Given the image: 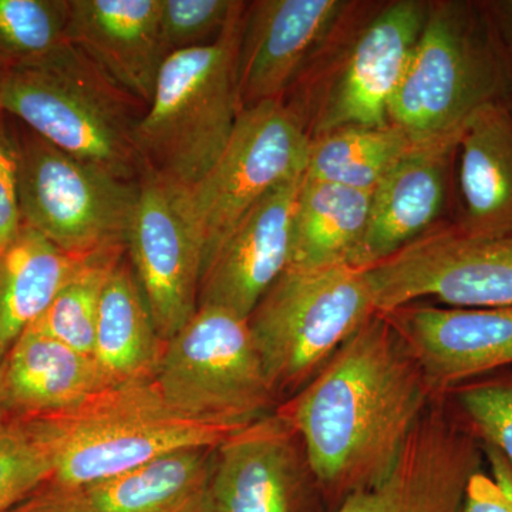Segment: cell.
<instances>
[{
    "mask_svg": "<svg viewBox=\"0 0 512 512\" xmlns=\"http://www.w3.org/2000/svg\"><path fill=\"white\" fill-rule=\"evenodd\" d=\"M70 0H0V63L32 62L67 42Z\"/></svg>",
    "mask_w": 512,
    "mask_h": 512,
    "instance_id": "83f0119b",
    "label": "cell"
},
{
    "mask_svg": "<svg viewBox=\"0 0 512 512\" xmlns=\"http://www.w3.org/2000/svg\"><path fill=\"white\" fill-rule=\"evenodd\" d=\"M10 512H96L84 488L47 481Z\"/></svg>",
    "mask_w": 512,
    "mask_h": 512,
    "instance_id": "836d02e7",
    "label": "cell"
},
{
    "mask_svg": "<svg viewBox=\"0 0 512 512\" xmlns=\"http://www.w3.org/2000/svg\"><path fill=\"white\" fill-rule=\"evenodd\" d=\"M242 2L161 0L160 35L167 55L211 45L227 28Z\"/></svg>",
    "mask_w": 512,
    "mask_h": 512,
    "instance_id": "4dcf8cb0",
    "label": "cell"
},
{
    "mask_svg": "<svg viewBox=\"0 0 512 512\" xmlns=\"http://www.w3.org/2000/svg\"><path fill=\"white\" fill-rule=\"evenodd\" d=\"M212 512H329L308 454L278 410L215 447Z\"/></svg>",
    "mask_w": 512,
    "mask_h": 512,
    "instance_id": "8fae6325",
    "label": "cell"
},
{
    "mask_svg": "<svg viewBox=\"0 0 512 512\" xmlns=\"http://www.w3.org/2000/svg\"><path fill=\"white\" fill-rule=\"evenodd\" d=\"M346 5L340 0H262L247 6L238 50L242 110L282 100Z\"/></svg>",
    "mask_w": 512,
    "mask_h": 512,
    "instance_id": "2e32d148",
    "label": "cell"
},
{
    "mask_svg": "<svg viewBox=\"0 0 512 512\" xmlns=\"http://www.w3.org/2000/svg\"><path fill=\"white\" fill-rule=\"evenodd\" d=\"M214 451H173L84 490L96 512H212Z\"/></svg>",
    "mask_w": 512,
    "mask_h": 512,
    "instance_id": "603a6c76",
    "label": "cell"
},
{
    "mask_svg": "<svg viewBox=\"0 0 512 512\" xmlns=\"http://www.w3.org/2000/svg\"><path fill=\"white\" fill-rule=\"evenodd\" d=\"M0 67H2V63H0Z\"/></svg>",
    "mask_w": 512,
    "mask_h": 512,
    "instance_id": "d590c367",
    "label": "cell"
},
{
    "mask_svg": "<svg viewBox=\"0 0 512 512\" xmlns=\"http://www.w3.org/2000/svg\"><path fill=\"white\" fill-rule=\"evenodd\" d=\"M141 107L69 42L32 62L0 67V111L86 163L138 181ZM146 110V109H144Z\"/></svg>",
    "mask_w": 512,
    "mask_h": 512,
    "instance_id": "7a4b0ae2",
    "label": "cell"
},
{
    "mask_svg": "<svg viewBox=\"0 0 512 512\" xmlns=\"http://www.w3.org/2000/svg\"><path fill=\"white\" fill-rule=\"evenodd\" d=\"M33 419L52 453L49 481L74 488L103 483L173 451L218 447L239 430L177 412L154 380L107 387L70 409Z\"/></svg>",
    "mask_w": 512,
    "mask_h": 512,
    "instance_id": "277c9868",
    "label": "cell"
},
{
    "mask_svg": "<svg viewBox=\"0 0 512 512\" xmlns=\"http://www.w3.org/2000/svg\"><path fill=\"white\" fill-rule=\"evenodd\" d=\"M126 255L158 333L167 342L198 311L204 252L173 185L147 168L138 180Z\"/></svg>",
    "mask_w": 512,
    "mask_h": 512,
    "instance_id": "4fadbf2b",
    "label": "cell"
},
{
    "mask_svg": "<svg viewBox=\"0 0 512 512\" xmlns=\"http://www.w3.org/2000/svg\"><path fill=\"white\" fill-rule=\"evenodd\" d=\"M160 9L161 0H70L67 42L144 109L168 57Z\"/></svg>",
    "mask_w": 512,
    "mask_h": 512,
    "instance_id": "ac0fdd59",
    "label": "cell"
},
{
    "mask_svg": "<svg viewBox=\"0 0 512 512\" xmlns=\"http://www.w3.org/2000/svg\"><path fill=\"white\" fill-rule=\"evenodd\" d=\"M365 272L377 313L430 299L448 308L512 306V232L473 237L437 227Z\"/></svg>",
    "mask_w": 512,
    "mask_h": 512,
    "instance_id": "30bf717a",
    "label": "cell"
},
{
    "mask_svg": "<svg viewBox=\"0 0 512 512\" xmlns=\"http://www.w3.org/2000/svg\"><path fill=\"white\" fill-rule=\"evenodd\" d=\"M19 153L16 133L0 111V251L15 241L22 229L18 188Z\"/></svg>",
    "mask_w": 512,
    "mask_h": 512,
    "instance_id": "d6a6232c",
    "label": "cell"
},
{
    "mask_svg": "<svg viewBox=\"0 0 512 512\" xmlns=\"http://www.w3.org/2000/svg\"><path fill=\"white\" fill-rule=\"evenodd\" d=\"M483 461L476 433L447 396L437 397L393 470L332 512H458L468 480Z\"/></svg>",
    "mask_w": 512,
    "mask_h": 512,
    "instance_id": "7c38bea8",
    "label": "cell"
},
{
    "mask_svg": "<svg viewBox=\"0 0 512 512\" xmlns=\"http://www.w3.org/2000/svg\"><path fill=\"white\" fill-rule=\"evenodd\" d=\"M419 2H396L357 39L326 106L319 134L342 127L389 124V107L426 23Z\"/></svg>",
    "mask_w": 512,
    "mask_h": 512,
    "instance_id": "e0dca14e",
    "label": "cell"
},
{
    "mask_svg": "<svg viewBox=\"0 0 512 512\" xmlns=\"http://www.w3.org/2000/svg\"><path fill=\"white\" fill-rule=\"evenodd\" d=\"M2 365L3 359H0V421L3 419V409H2Z\"/></svg>",
    "mask_w": 512,
    "mask_h": 512,
    "instance_id": "e575fe53",
    "label": "cell"
},
{
    "mask_svg": "<svg viewBox=\"0 0 512 512\" xmlns=\"http://www.w3.org/2000/svg\"><path fill=\"white\" fill-rule=\"evenodd\" d=\"M446 396L481 443L512 464V373L463 384Z\"/></svg>",
    "mask_w": 512,
    "mask_h": 512,
    "instance_id": "f546056e",
    "label": "cell"
},
{
    "mask_svg": "<svg viewBox=\"0 0 512 512\" xmlns=\"http://www.w3.org/2000/svg\"><path fill=\"white\" fill-rule=\"evenodd\" d=\"M154 383L177 412L207 423L241 429L278 409L248 320L217 306H200L167 340Z\"/></svg>",
    "mask_w": 512,
    "mask_h": 512,
    "instance_id": "8992f818",
    "label": "cell"
},
{
    "mask_svg": "<svg viewBox=\"0 0 512 512\" xmlns=\"http://www.w3.org/2000/svg\"><path fill=\"white\" fill-rule=\"evenodd\" d=\"M434 399L402 336L375 313L276 410L301 437L332 512L393 470Z\"/></svg>",
    "mask_w": 512,
    "mask_h": 512,
    "instance_id": "6da1fadb",
    "label": "cell"
},
{
    "mask_svg": "<svg viewBox=\"0 0 512 512\" xmlns=\"http://www.w3.org/2000/svg\"><path fill=\"white\" fill-rule=\"evenodd\" d=\"M463 217L454 227L473 237L512 232V111L491 101L458 138Z\"/></svg>",
    "mask_w": 512,
    "mask_h": 512,
    "instance_id": "44dd1931",
    "label": "cell"
},
{
    "mask_svg": "<svg viewBox=\"0 0 512 512\" xmlns=\"http://www.w3.org/2000/svg\"><path fill=\"white\" fill-rule=\"evenodd\" d=\"M303 174L269 191L229 232L204 266L198 308L217 306L248 319L288 268L293 211Z\"/></svg>",
    "mask_w": 512,
    "mask_h": 512,
    "instance_id": "9a60e30c",
    "label": "cell"
},
{
    "mask_svg": "<svg viewBox=\"0 0 512 512\" xmlns=\"http://www.w3.org/2000/svg\"><path fill=\"white\" fill-rule=\"evenodd\" d=\"M124 255L126 249H111L84 259L32 328L93 356L101 296Z\"/></svg>",
    "mask_w": 512,
    "mask_h": 512,
    "instance_id": "4316f807",
    "label": "cell"
},
{
    "mask_svg": "<svg viewBox=\"0 0 512 512\" xmlns=\"http://www.w3.org/2000/svg\"><path fill=\"white\" fill-rule=\"evenodd\" d=\"M414 147L410 138L390 123L338 128L311 137L305 175L372 192Z\"/></svg>",
    "mask_w": 512,
    "mask_h": 512,
    "instance_id": "484cf974",
    "label": "cell"
},
{
    "mask_svg": "<svg viewBox=\"0 0 512 512\" xmlns=\"http://www.w3.org/2000/svg\"><path fill=\"white\" fill-rule=\"evenodd\" d=\"M402 336L437 397L512 366V306L409 303L382 313Z\"/></svg>",
    "mask_w": 512,
    "mask_h": 512,
    "instance_id": "5bb4252c",
    "label": "cell"
},
{
    "mask_svg": "<svg viewBox=\"0 0 512 512\" xmlns=\"http://www.w3.org/2000/svg\"><path fill=\"white\" fill-rule=\"evenodd\" d=\"M15 133L22 224L76 258L126 249L138 181L70 156L25 126Z\"/></svg>",
    "mask_w": 512,
    "mask_h": 512,
    "instance_id": "52a82bcc",
    "label": "cell"
},
{
    "mask_svg": "<svg viewBox=\"0 0 512 512\" xmlns=\"http://www.w3.org/2000/svg\"><path fill=\"white\" fill-rule=\"evenodd\" d=\"M247 3L211 45L173 53L158 74L153 99L138 120L144 170L190 188L224 153L242 113L238 50Z\"/></svg>",
    "mask_w": 512,
    "mask_h": 512,
    "instance_id": "3957f363",
    "label": "cell"
},
{
    "mask_svg": "<svg viewBox=\"0 0 512 512\" xmlns=\"http://www.w3.org/2000/svg\"><path fill=\"white\" fill-rule=\"evenodd\" d=\"M107 387L93 356L29 328L3 360V419L63 412Z\"/></svg>",
    "mask_w": 512,
    "mask_h": 512,
    "instance_id": "ffe728a7",
    "label": "cell"
},
{
    "mask_svg": "<svg viewBox=\"0 0 512 512\" xmlns=\"http://www.w3.org/2000/svg\"><path fill=\"white\" fill-rule=\"evenodd\" d=\"M52 476V453L37 421H0V512L12 511Z\"/></svg>",
    "mask_w": 512,
    "mask_h": 512,
    "instance_id": "f1b7e54d",
    "label": "cell"
},
{
    "mask_svg": "<svg viewBox=\"0 0 512 512\" xmlns=\"http://www.w3.org/2000/svg\"><path fill=\"white\" fill-rule=\"evenodd\" d=\"M372 192L303 174L292 220L293 268H323L350 262L365 231Z\"/></svg>",
    "mask_w": 512,
    "mask_h": 512,
    "instance_id": "d4e9b609",
    "label": "cell"
},
{
    "mask_svg": "<svg viewBox=\"0 0 512 512\" xmlns=\"http://www.w3.org/2000/svg\"><path fill=\"white\" fill-rule=\"evenodd\" d=\"M375 313L365 269L288 266L247 319L278 400L311 382Z\"/></svg>",
    "mask_w": 512,
    "mask_h": 512,
    "instance_id": "5b68a950",
    "label": "cell"
},
{
    "mask_svg": "<svg viewBox=\"0 0 512 512\" xmlns=\"http://www.w3.org/2000/svg\"><path fill=\"white\" fill-rule=\"evenodd\" d=\"M309 146L311 136L296 111L284 100L265 101L242 110L224 153L198 183L173 185L200 239L204 266L256 202L305 173Z\"/></svg>",
    "mask_w": 512,
    "mask_h": 512,
    "instance_id": "ba28073f",
    "label": "cell"
},
{
    "mask_svg": "<svg viewBox=\"0 0 512 512\" xmlns=\"http://www.w3.org/2000/svg\"><path fill=\"white\" fill-rule=\"evenodd\" d=\"M483 466L470 477L458 512H512V464L481 443Z\"/></svg>",
    "mask_w": 512,
    "mask_h": 512,
    "instance_id": "1f68e13d",
    "label": "cell"
},
{
    "mask_svg": "<svg viewBox=\"0 0 512 512\" xmlns=\"http://www.w3.org/2000/svg\"><path fill=\"white\" fill-rule=\"evenodd\" d=\"M497 67L456 8L429 10L389 107V123L417 147L458 143L464 126L495 101Z\"/></svg>",
    "mask_w": 512,
    "mask_h": 512,
    "instance_id": "9c48e42d",
    "label": "cell"
},
{
    "mask_svg": "<svg viewBox=\"0 0 512 512\" xmlns=\"http://www.w3.org/2000/svg\"><path fill=\"white\" fill-rule=\"evenodd\" d=\"M456 151L457 143L416 146L394 165L372 191L365 231L349 265L370 268L437 228Z\"/></svg>",
    "mask_w": 512,
    "mask_h": 512,
    "instance_id": "d6986e66",
    "label": "cell"
},
{
    "mask_svg": "<svg viewBox=\"0 0 512 512\" xmlns=\"http://www.w3.org/2000/svg\"><path fill=\"white\" fill-rule=\"evenodd\" d=\"M165 343L130 262L121 259L101 296L94 336L93 359L107 386L154 380Z\"/></svg>",
    "mask_w": 512,
    "mask_h": 512,
    "instance_id": "7402d4cb",
    "label": "cell"
},
{
    "mask_svg": "<svg viewBox=\"0 0 512 512\" xmlns=\"http://www.w3.org/2000/svg\"><path fill=\"white\" fill-rule=\"evenodd\" d=\"M84 259L66 254L26 225L0 251V359L46 312Z\"/></svg>",
    "mask_w": 512,
    "mask_h": 512,
    "instance_id": "cb8c5ba5",
    "label": "cell"
}]
</instances>
